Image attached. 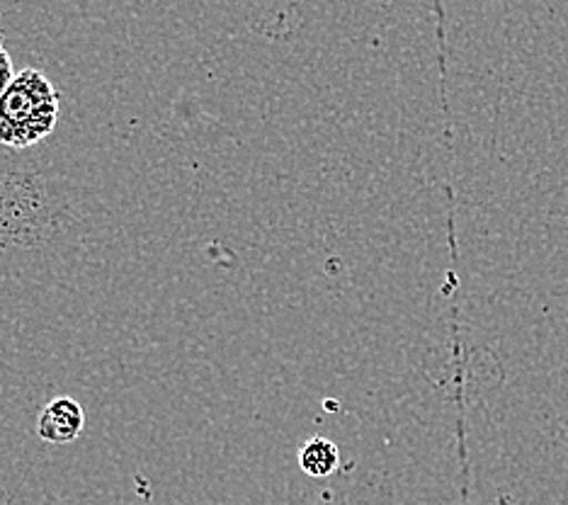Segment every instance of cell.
I'll return each instance as SVG.
<instances>
[{"label": "cell", "mask_w": 568, "mask_h": 505, "mask_svg": "<svg viewBox=\"0 0 568 505\" xmlns=\"http://www.w3.org/2000/svg\"><path fill=\"white\" fill-rule=\"evenodd\" d=\"M16 69H12V59L8 54V49L0 42V98H3L6 90L10 88V83L16 81Z\"/></svg>", "instance_id": "obj_4"}, {"label": "cell", "mask_w": 568, "mask_h": 505, "mask_svg": "<svg viewBox=\"0 0 568 505\" xmlns=\"http://www.w3.org/2000/svg\"><path fill=\"white\" fill-rule=\"evenodd\" d=\"M85 427V413L79 401L71 396H59L49 401L37 421V435L49 445H69L79 440Z\"/></svg>", "instance_id": "obj_2"}, {"label": "cell", "mask_w": 568, "mask_h": 505, "mask_svg": "<svg viewBox=\"0 0 568 505\" xmlns=\"http://www.w3.org/2000/svg\"><path fill=\"white\" fill-rule=\"evenodd\" d=\"M341 464V452L338 445L333 443L328 437H312L308 443L302 447L300 452V466L302 472L314 476V478H324L331 476Z\"/></svg>", "instance_id": "obj_3"}, {"label": "cell", "mask_w": 568, "mask_h": 505, "mask_svg": "<svg viewBox=\"0 0 568 505\" xmlns=\"http://www.w3.org/2000/svg\"><path fill=\"white\" fill-rule=\"evenodd\" d=\"M59 122V93L40 69H24L0 98V144H40Z\"/></svg>", "instance_id": "obj_1"}]
</instances>
